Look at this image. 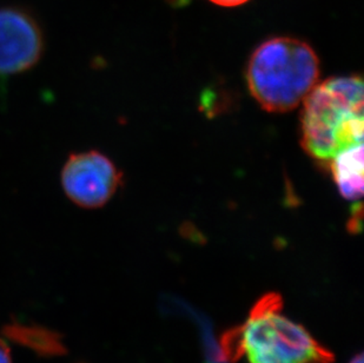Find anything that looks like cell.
I'll use <instances>...</instances> for the list:
<instances>
[{
    "label": "cell",
    "mask_w": 364,
    "mask_h": 363,
    "mask_svg": "<svg viewBox=\"0 0 364 363\" xmlns=\"http://www.w3.org/2000/svg\"><path fill=\"white\" fill-rule=\"evenodd\" d=\"M302 104V145L316 161L329 163L342 151L363 144V82L360 77L324 80Z\"/></svg>",
    "instance_id": "2"
},
{
    "label": "cell",
    "mask_w": 364,
    "mask_h": 363,
    "mask_svg": "<svg viewBox=\"0 0 364 363\" xmlns=\"http://www.w3.org/2000/svg\"><path fill=\"white\" fill-rule=\"evenodd\" d=\"M363 354H358V355H356V357L353 359V360L350 361L349 363H363Z\"/></svg>",
    "instance_id": "10"
},
{
    "label": "cell",
    "mask_w": 364,
    "mask_h": 363,
    "mask_svg": "<svg viewBox=\"0 0 364 363\" xmlns=\"http://www.w3.org/2000/svg\"><path fill=\"white\" fill-rule=\"evenodd\" d=\"M328 164L341 195L350 201L361 199L363 194V144L342 151Z\"/></svg>",
    "instance_id": "6"
},
{
    "label": "cell",
    "mask_w": 364,
    "mask_h": 363,
    "mask_svg": "<svg viewBox=\"0 0 364 363\" xmlns=\"http://www.w3.org/2000/svg\"><path fill=\"white\" fill-rule=\"evenodd\" d=\"M123 175L114 162L98 151L71 154L60 174L66 197L82 209L105 206L118 191Z\"/></svg>",
    "instance_id": "4"
},
{
    "label": "cell",
    "mask_w": 364,
    "mask_h": 363,
    "mask_svg": "<svg viewBox=\"0 0 364 363\" xmlns=\"http://www.w3.org/2000/svg\"><path fill=\"white\" fill-rule=\"evenodd\" d=\"M0 363H12L10 347L1 339H0Z\"/></svg>",
    "instance_id": "8"
},
{
    "label": "cell",
    "mask_w": 364,
    "mask_h": 363,
    "mask_svg": "<svg viewBox=\"0 0 364 363\" xmlns=\"http://www.w3.org/2000/svg\"><path fill=\"white\" fill-rule=\"evenodd\" d=\"M6 335L41 355H60L65 349L60 337L46 329L14 325L7 327Z\"/></svg>",
    "instance_id": "7"
},
{
    "label": "cell",
    "mask_w": 364,
    "mask_h": 363,
    "mask_svg": "<svg viewBox=\"0 0 364 363\" xmlns=\"http://www.w3.org/2000/svg\"><path fill=\"white\" fill-rule=\"evenodd\" d=\"M282 308L279 295L263 296L243 326L223 336L224 354L232 360L244 355L249 363H333V354Z\"/></svg>",
    "instance_id": "1"
},
{
    "label": "cell",
    "mask_w": 364,
    "mask_h": 363,
    "mask_svg": "<svg viewBox=\"0 0 364 363\" xmlns=\"http://www.w3.org/2000/svg\"><path fill=\"white\" fill-rule=\"evenodd\" d=\"M211 3L220 5V6L224 7H235L243 5V4L247 3L249 0H210Z\"/></svg>",
    "instance_id": "9"
},
{
    "label": "cell",
    "mask_w": 364,
    "mask_h": 363,
    "mask_svg": "<svg viewBox=\"0 0 364 363\" xmlns=\"http://www.w3.org/2000/svg\"><path fill=\"white\" fill-rule=\"evenodd\" d=\"M320 59L306 41L272 38L251 56L247 80L251 95L269 112H288L301 105L317 85Z\"/></svg>",
    "instance_id": "3"
},
{
    "label": "cell",
    "mask_w": 364,
    "mask_h": 363,
    "mask_svg": "<svg viewBox=\"0 0 364 363\" xmlns=\"http://www.w3.org/2000/svg\"><path fill=\"white\" fill-rule=\"evenodd\" d=\"M43 52L44 38L35 19L14 7L0 9V75L26 73Z\"/></svg>",
    "instance_id": "5"
}]
</instances>
